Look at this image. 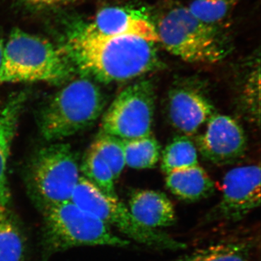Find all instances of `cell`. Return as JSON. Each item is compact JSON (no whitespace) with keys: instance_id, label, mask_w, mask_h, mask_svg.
Masks as SVG:
<instances>
[{"instance_id":"obj_1","label":"cell","mask_w":261,"mask_h":261,"mask_svg":"<svg viewBox=\"0 0 261 261\" xmlns=\"http://www.w3.org/2000/svg\"><path fill=\"white\" fill-rule=\"evenodd\" d=\"M63 48L75 70L102 83L134 80L161 66L154 42L134 36L105 37L75 29Z\"/></svg>"},{"instance_id":"obj_2","label":"cell","mask_w":261,"mask_h":261,"mask_svg":"<svg viewBox=\"0 0 261 261\" xmlns=\"http://www.w3.org/2000/svg\"><path fill=\"white\" fill-rule=\"evenodd\" d=\"M75 70L63 47L17 29L12 31L5 43L0 83L61 84L69 80Z\"/></svg>"},{"instance_id":"obj_3","label":"cell","mask_w":261,"mask_h":261,"mask_svg":"<svg viewBox=\"0 0 261 261\" xmlns=\"http://www.w3.org/2000/svg\"><path fill=\"white\" fill-rule=\"evenodd\" d=\"M105 103L97 83L82 75L57 92L42 108L39 118L42 137L55 142L85 129L102 114Z\"/></svg>"},{"instance_id":"obj_4","label":"cell","mask_w":261,"mask_h":261,"mask_svg":"<svg viewBox=\"0 0 261 261\" xmlns=\"http://www.w3.org/2000/svg\"><path fill=\"white\" fill-rule=\"evenodd\" d=\"M155 28L158 42L188 63H218L231 49L229 42L216 25L201 21L185 7L168 11Z\"/></svg>"},{"instance_id":"obj_5","label":"cell","mask_w":261,"mask_h":261,"mask_svg":"<svg viewBox=\"0 0 261 261\" xmlns=\"http://www.w3.org/2000/svg\"><path fill=\"white\" fill-rule=\"evenodd\" d=\"M42 213L43 246L47 256L73 247H123L129 243L113 233L101 220L82 210L72 201L51 206Z\"/></svg>"},{"instance_id":"obj_6","label":"cell","mask_w":261,"mask_h":261,"mask_svg":"<svg viewBox=\"0 0 261 261\" xmlns=\"http://www.w3.org/2000/svg\"><path fill=\"white\" fill-rule=\"evenodd\" d=\"M80 174L70 145L51 144L40 149L31 162L27 175L29 191L42 211L70 201Z\"/></svg>"},{"instance_id":"obj_7","label":"cell","mask_w":261,"mask_h":261,"mask_svg":"<svg viewBox=\"0 0 261 261\" xmlns=\"http://www.w3.org/2000/svg\"><path fill=\"white\" fill-rule=\"evenodd\" d=\"M70 201L137 243L155 250H178L187 247L186 244L167 233L140 224L118 197L108 195L83 176Z\"/></svg>"},{"instance_id":"obj_8","label":"cell","mask_w":261,"mask_h":261,"mask_svg":"<svg viewBox=\"0 0 261 261\" xmlns=\"http://www.w3.org/2000/svg\"><path fill=\"white\" fill-rule=\"evenodd\" d=\"M155 108V92L151 81L130 84L118 94L102 121V133L121 140L151 135Z\"/></svg>"},{"instance_id":"obj_9","label":"cell","mask_w":261,"mask_h":261,"mask_svg":"<svg viewBox=\"0 0 261 261\" xmlns=\"http://www.w3.org/2000/svg\"><path fill=\"white\" fill-rule=\"evenodd\" d=\"M260 167L247 165L230 170L223 179L221 200L202 223H235L241 221L260 205Z\"/></svg>"},{"instance_id":"obj_10","label":"cell","mask_w":261,"mask_h":261,"mask_svg":"<svg viewBox=\"0 0 261 261\" xmlns=\"http://www.w3.org/2000/svg\"><path fill=\"white\" fill-rule=\"evenodd\" d=\"M198 146L201 154L207 161L221 166L231 164L246 151V135L236 120L215 113L207 121Z\"/></svg>"},{"instance_id":"obj_11","label":"cell","mask_w":261,"mask_h":261,"mask_svg":"<svg viewBox=\"0 0 261 261\" xmlns=\"http://www.w3.org/2000/svg\"><path fill=\"white\" fill-rule=\"evenodd\" d=\"M166 111L170 123L186 135L195 134L215 114L214 105L203 91L189 84L170 90Z\"/></svg>"},{"instance_id":"obj_12","label":"cell","mask_w":261,"mask_h":261,"mask_svg":"<svg viewBox=\"0 0 261 261\" xmlns=\"http://www.w3.org/2000/svg\"><path fill=\"white\" fill-rule=\"evenodd\" d=\"M77 30L86 34L112 37L134 36L158 42L155 25L139 10L108 7L98 12L93 20L84 23Z\"/></svg>"},{"instance_id":"obj_13","label":"cell","mask_w":261,"mask_h":261,"mask_svg":"<svg viewBox=\"0 0 261 261\" xmlns=\"http://www.w3.org/2000/svg\"><path fill=\"white\" fill-rule=\"evenodd\" d=\"M128 209L137 221L152 229L172 226L176 221L172 202L159 191L139 190L132 192Z\"/></svg>"},{"instance_id":"obj_14","label":"cell","mask_w":261,"mask_h":261,"mask_svg":"<svg viewBox=\"0 0 261 261\" xmlns=\"http://www.w3.org/2000/svg\"><path fill=\"white\" fill-rule=\"evenodd\" d=\"M27 96L15 94L0 105V205L7 206L10 201L7 170L10 148Z\"/></svg>"},{"instance_id":"obj_15","label":"cell","mask_w":261,"mask_h":261,"mask_svg":"<svg viewBox=\"0 0 261 261\" xmlns=\"http://www.w3.org/2000/svg\"><path fill=\"white\" fill-rule=\"evenodd\" d=\"M258 241L253 235H234L196 249L173 261H251Z\"/></svg>"},{"instance_id":"obj_16","label":"cell","mask_w":261,"mask_h":261,"mask_svg":"<svg viewBox=\"0 0 261 261\" xmlns=\"http://www.w3.org/2000/svg\"><path fill=\"white\" fill-rule=\"evenodd\" d=\"M166 185L173 195L187 202L207 198L215 190L214 182L199 165L168 173Z\"/></svg>"},{"instance_id":"obj_17","label":"cell","mask_w":261,"mask_h":261,"mask_svg":"<svg viewBox=\"0 0 261 261\" xmlns=\"http://www.w3.org/2000/svg\"><path fill=\"white\" fill-rule=\"evenodd\" d=\"M25 240L18 218L0 205V261H23Z\"/></svg>"},{"instance_id":"obj_18","label":"cell","mask_w":261,"mask_h":261,"mask_svg":"<svg viewBox=\"0 0 261 261\" xmlns=\"http://www.w3.org/2000/svg\"><path fill=\"white\" fill-rule=\"evenodd\" d=\"M197 165H199L197 148L187 136L174 137L163 150L161 168L166 174Z\"/></svg>"},{"instance_id":"obj_19","label":"cell","mask_w":261,"mask_h":261,"mask_svg":"<svg viewBox=\"0 0 261 261\" xmlns=\"http://www.w3.org/2000/svg\"><path fill=\"white\" fill-rule=\"evenodd\" d=\"M126 166L134 169L153 168L161 158V146L149 135L135 140H123Z\"/></svg>"},{"instance_id":"obj_20","label":"cell","mask_w":261,"mask_h":261,"mask_svg":"<svg viewBox=\"0 0 261 261\" xmlns=\"http://www.w3.org/2000/svg\"><path fill=\"white\" fill-rule=\"evenodd\" d=\"M81 172L84 177L92 182L108 195L117 197L112 171L102 156L90 146L84 155Z\"/></svg>"},{"instance_id":"obj_21","label":"cell","mask_w":261,"mask_h":261,"mask_svg":"<svg viewBox=\"0 0 261 261\" xmlns=\"http://www.w3.org/2000/svg\"><path fill=\"white\" fill-rule=\"evenodd\" d=\"M240 0H193L188 9L196 18L211 25H217L226 18Z\"/></svg>"},{"instance_id":"obj_22","label":"cell","mask_w":261,"mask_h":261,"mask_svg":"<svg viewBox=\"0 0 261 261\" xmlns=\"http://www.w3.org/2000/svg\"><path fill=\"white\" fill-rule=\"evenodd\" d=\"M91 146L109 165L116 180L126 166L123 140L102 133Z\"/></svg>"},{"instance_id":"obj_23","label":"cell","mask_w":261,"mask_h":261,"mask_svg":"<svg viewBox=\"0 0 261 261\" xmlns=\"http://www.w3.org/2000/svg\"><path fill=\"white\" fill-rule=\"evenodd\" d=\"M241 104L250 119L258 123L260 113V66L252 68L247 73L242 89Z\"/></svg>"},{"instance_id":"obj_24","label":"cell","mask_w":261,"mask_h":261,"mask_svg":"<svg viewBox=\"0 0 261 261\" xmlns=\"http://www.w3.org/2000/svg\"><path fill=\"white\" fill-rule=\"evenodd\" d=\"M29 8L34 9H53L73 4L81 0H16Z\"/></svg>"},{"instance_id":"obj_25","label":"cell","mask_w":261,"mask_h":261,"mask_svg":"<svg viewBox=\"0 0 261 261\" xmlns=\"http://www.w3.org/2000/svg\"><path fill=\"white\" fill-rule=\"evenodd\" d=\"M5 43L3 36L0 34V75H1L3 63H4Z\"/></svg>"}]
</instances>
